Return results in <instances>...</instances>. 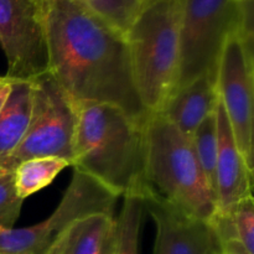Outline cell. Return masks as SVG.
<instances>
[{"instance_id":"6da1fadb","label":"cell","mask_w":254,"mask_h":254,"mask_svg":"<svg viewBox=\"0 0 254 254\" xmlns=\"http://www.w3.org/2000/svg\"><path fill=\"white\" fill-rule=\"evenodd\" d=\"M44 31L47 72L74 108L112 104L145 121L123 32L81 0H44Z\"/></svg>"},{"instance_id":"7a4b0ae2","label":"cell","mask_w":254,"mask_h":254,"mask_svg":"<svg viewBox=\"0 0 254 254\" xmlns=\"http://www.w3.org/2000/svg\"><path fill=\"white\" fill-rule=\"evenodd\" d=\"M77 121L71 166L114 195L138 191L144 185V122L117 106L82 104Z\"/></svg>"},{"instance_id":"3957f363","label":"cell","mask_w":254,"mask_h":254,"mask_svg":"<svg viewBox=\"0 0 254 254\" xmlns=\"http://www.w3.org/2000/svg\"><path fill=\"white\" fill-rule=\"evenodd\" d=\"M144 188L186 215L210 222L216 197L191 139L159 112L144 122Z\"/></svg>"},{"instance_id":"277c9868","label":"cell","mask_w":254,"mask_h":254,"mask_svg":"<svg viewBox=\"0 0 254 254\" xmlns=\"http://www.w3.org/2000/svg\"><path fill=\"white\" fill-rule=\"evenodd\" d=\"M183 0H145L126 32L139 99L148 113L160 112L179 72Z\"/></svg>"},{"instance_id":"5b68a950","label":"cell","mask_w":254,"mask_h":254,"mask_svg":"<svg viewBox=\"0 0 254 254\" xmlns=\"http://www.w3.org/2000/svg\"><path fill=\"white\" fill-rule=\"evenodd\" d=\"M253 0H183L179 35V72L174 92L198 77L216 83L228 37L253 39ZM173 94V93H171Z\"/></svg>"},{"instance_id":"8992f818","label":"cell","mask_w":254,"mask_h":254,"mask_svg":"<svg viewBox=\"0 0 254 254\" xmlns=\"http://www.w3.org/2000/svg\"><path fill=\"white\" fill-rule=\"evenodd\" d=\"M31 83V113L29 126L19 145L0 160V166L14 170L32 158L54 156L72 163L77 113L66 94L49 72Z\"/></svg>"},{"instance_id":"52a82bcc","label":"cell","mask_w":254,"mask_h":254,"mask_svg":"<svg viewBox=\"0 0 254 254\" xmlns=\"http://www.w3.org/2000/svg\"><path fill=\"white\" fill-rule=\"evenodd\" d=\"M118 196L73 169L71 183L56 210L41 222L0 231V254H45L77 221L96 213L114 216Z\"/></svg>"},{"instance_id":"ba28073f","label":"cell","mask_w":254,"mask_h":254,"mask_svg":"<svg viewBox=\"0 0 254 254\" xmlns=\"http://www.w3.org/2000/svg\"><path fill=\"white\" fill-rule=\"evenodd\" d=\"M216 91L236 144L253 171V51L241 32L228 37L216 76Z\"/></svg>"},{"instance_id":"9c48e42d","label":"cell","mask_w":254,"mask_h":254,"mask_svg":"<svg viewBox=\"0 0 254 254\" xmlns=\"http://www.w3.org/2000/svg\"><path fill=\"white\" fill-rule=\"evenodd\" d=\"M0 46L10 81L31 82L46 73L44 0H0Z\"/></svg>"},{"instance_id":"30bf717a","label":"cell","mask_w":254,"mask_h":254,"mask_svg":"<svg viewBox=\"0 0 254 254\" xmlns=\"http://www.w3.org/2000/svg\"><path fill=\"white\" fill-rule=\"evenodd\" d=\"M140 193L156 227L153 254H220L210 222L186 215L144 186Z\"/></svg>"},{"instance_id":"8fae6325","label":"cell","mask_w":254,"mask_h":254,"mask_svg":"<svg viewBox=\"0 0 254 254\" xmlns=\"http://www.w3.org/2000/svg\"><path fill=\"white\" fill-rule=\"evenodd\" d=\"M215 114L217 124L216 213H226L241 200L253 196V171L248 168L238 150L220 99L216 104Z\"/></svg>"},{"instance_id":"7c38bea8","label":"cell","mask_w":254,"mask_h":254,"mask_svg":"<svg viewBox=\"0 0 254 254\" xmlns=\"http://www.w3.org/2000/svg\"><path fill=\"white\" fill-rule=\"evenodd\" d=\"M216 83L202 76L173 92L159 113L191 139L201 122L216 108Z\"/></svg>"},{"instance_id":"4fadbf2b","label":"cell","mask_w":254,"mask_h":254,"mask_svg":"<svg viewBox=\"0 0 254 254\" xmlns=\"http://www.w3.org/2000/svg\"><path fill=\"white\" fill-rule=\"evenodd\" d=\"M116 218L96 213L74 222L51 247V254H113Z\"/></svg>"},{"instance_id":"5bb4252c","label":"cell","mask_w":254,"mask_h":254,"mask_svg":"<svg viewBox=\"0 0 254 254\" xmlns=\"http://www.w3.org/2000/svg\"><path fill=\"white\" fill-rule=\"evenodd\" d=\"M31 113V83L12 81L11 91L0 111V160L22 140Z\"/></svg>"},{"instance_id":"9a60e30c","label":"cell","mask_w":254,"mask_h":254,"mask_svg":"<svg viewBox=\"0 0 254 254\" xmlns=\"http://www.w3.org/2000/svg\"><path fill=\"white\" fill-rule=\"evenodd\" d=\"M71 166V163L61 158L45 156L32 158L20 163L12 170L14 186L17 196L22 201L42 189L47 188L64 169Z\"/></svg>"},{"instance_id":"2e32d148","label":"cell","mask_w":254,"mask_h":254,"mask_svg":"<svg viewBox=\"0 0 254 254\" xmlns=\"http://www.w3.org/2000/svg\"><path fill=\"white\" fill-rule=\"evenodd\" d=\"M123 206L116 218V242L113 254H139V233L143 221V196L138 191L123 196Z\"/></svg>"},{"instance_id":"e0dca14e","label":"cell","mask_w":254,"mask_h":254,"mask_svg":"<svg viewBox=\"0 0 254 254\" xmlns=\"http://www.w3.org/2000/svg\"><path fill=\"white\" fill-rule=\"evenodd\" d=\"M198 164L212 188L216 197V163H217V124L215 111L206 117L191 136Z\"/></svg>"},{"instance_id":"ac0fdd59","label":"cell","mask_w":254,"mask_h":254,"mask_svg":"<svg viewBox=\"0 0 254 254\" xmlns=\"http://www.w3.org/2000/svg\"><path fill=\"white\" fill-rule=\"evenodd\" d=\"M91 11L126 35L145 0H81Z\"/></svg>"},{"instance_id":"d6986e66","label":"cell","mask_w":254,"mask_h":254,"mask_svg":"<svg viewBox=\"0 0 254 254\" xmlns=\"http://www.w3.org/2000/svg\"><path fill=\"white\" fill-rule=\"evenodd\" d=\"M22 202L15 190L12 171L0 166V231L14 228Z\"/></svg>"},{"instance_id":"ffe728a7","label":"cell","mask_w":254,"mask_h":254,"mask_svg":"<svg viewBox=\"0 0 254 254\" xmlns=\"http://www.w3.org/2000/svg\"><path fill=\"white\" fill-rule=\"evenodd\" d=\"M227 213V212H226ZM230 217L238 241L250 253L254 254V203L253 196L241 200L232 210Z\"/></svg>"},{"instance_id":"44dd1931","label":"cell","mask_w":254,"mask_h":254,"mask_svg":"<svg viewBox=\"0 0 254 254\" xmlns=\"http://www.w3.org/2000/svg\"><path fill=\"white\" fill-rule=\"evenodd\" d=\"M11 82L12 81H10V79H6V81L0 84V111L4 107L5 102H6L7 97L10 94V91H11Z\"/></svg>"},{"instance_id":"7402d4cb","label":"cell","mask_w":254,"mask_h":254,"mask_svg":"<svg viewBox=\"0 0 254 254\" xmlns=\"http://www.w3.org/2000/svg\"><path fill=\"white\" fill-rule=\"evenodd\" d=\"M6 79H9V78H6V77H5V76H0V84H1L2 82L6 81Z\"/></svg>"},{"instance_id":"603a6c76","label":"cell","mask_w":254,"mask_h":254,"mask_svg":"<svg viewBox=\"0 0 254 254\" xmlns=\"http://www.w3.org/2000/svg\"><path fill=\"white\" fill-rule=\"evenodd\" d=\"M237 1H247V0H237Z\"/></svg>"},{"instance_id":"cb8c5ba5","label":"cell","mask_w":254,"mask_h":254,"mask_svg":"<svg viewBox=\"0 0 254 254\" xmlns=\"http://www.w3.org/2000/svg\"><path fill=\"white\" fill-rule=\"evenodd\" d=\"M45 254H51V253H50V251H47V252H46V253H45Z\"/></svg>"}]
</instances>
